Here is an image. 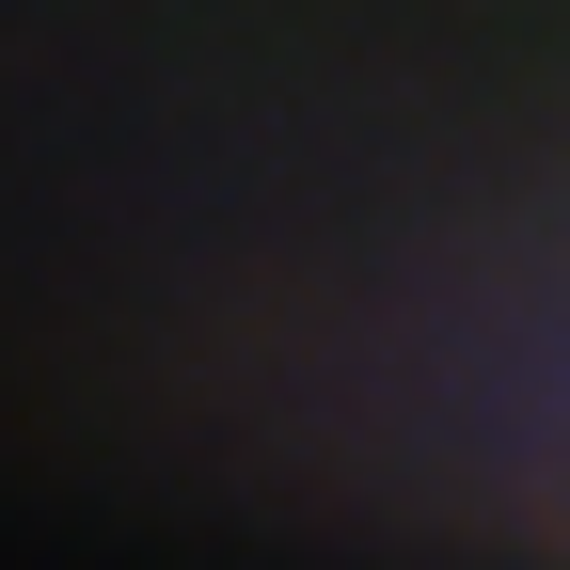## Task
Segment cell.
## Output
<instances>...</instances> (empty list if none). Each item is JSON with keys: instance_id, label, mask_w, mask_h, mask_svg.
Returning a JSON list of instances; mask_svg holds the SVG:
<instances>
[{"instance_id": "1", "label": "cell", "mask_w": 570, "mask_h": 570, "mask_svg": "<svg viewBox=\"0 0 570 570\" xmlns=\"http://www.w3.org/2000/svg\"><path fill=\"white\" fill-rule=\"evenodd\" d=\"M365 428L428 508L570 570V175L475 206L460 238L396 269L365 333Z\"/></svg>"}]
</instances>
